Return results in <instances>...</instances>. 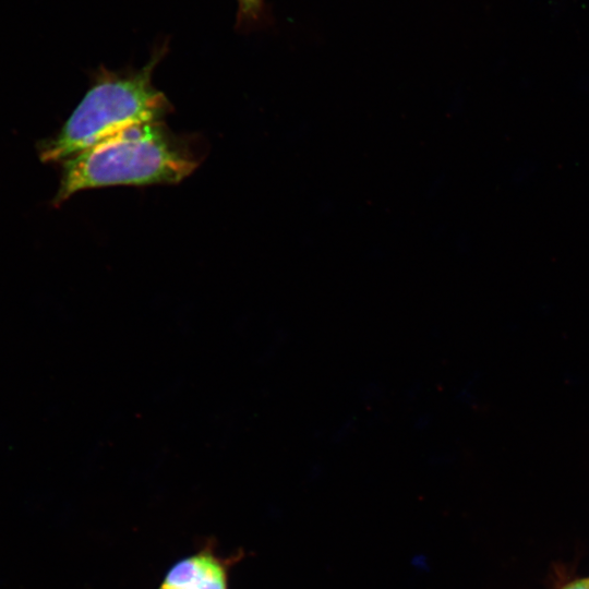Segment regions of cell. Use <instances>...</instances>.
Segmentation results:
<instances>
[{
    "label": "cell",
    "mask_w": 589,
    "mask_h": 589,
    "mask_svg": "<svg viewBox=\"0 0 589 589\" xmlns=\"http://www.w3.org/2000/svg\"><path fill=\"white\" fill-rule=\"evenodd\" d=\"M562 589H589V578L575 580Z\"/></svg>",
    "instance_id": "cell-5"
},
{
    "label": "cell",
    "mask_w": 589,
    "mask_h": 589,
    "mask_svg": "<svg viewBox=\"0 0 589 589\" xmlns=\"http://www.w3.org/2000/svg\"><path fill=\"white\" fill-rule=\"evenodd\" d=\"M238 4L236 27L240 31L257 25L264 16L265 0H236Z\"/></svg>",
    "instance_id": "cell-4"
},
{
    "label": "cell",
    "mask_w": 589,
    "mask_h": 589,
    "mask_svg": "<svg viewBox=\"0 0 589 589\" xmlns=\"http://www.w3.org/2000/svg\"><path fill=\"white\" fill-rule=\"evenodd\" d=\"M167 51L168 40L155 47L147 63L136 70L100 67L58 134L40 144V160L64 161L125 129L161 121L171 105L152 77Z\"/></svg>",
    "instance_id": "cell-2"
},
{
    "label": "cell",
    "mask_w": 589,
    "mask_h": 589,
    "mask_svg": "<svg viewBox=\"0 0 589 589\" xmlns=\"http://www.w3.org/2000/svg\"><path fill=\"white\" fill-rule=\"evenodd\" d=\"M231 558L219 555L207 544L176 562L157 589H229Z\"/></svg>",
    "instance_id": "cell-3"
},
{
    "label": "cell",
    "mask_w": 589,
    "mask_h": 589,
    "mask_svg": "<svg viewBox=\"0 0 589 589\" xmlns=\"http://www.w3.org/2000/svg\"><path fill=\"white\" fill-rule=\"evenodd\" d=\"M199 164L187 137L171 133L161 121L139 124L65 159L52 205L87 189L179 183Z\"/></svg>",
    "instance_id": "cell-1"
}]
</instances>
